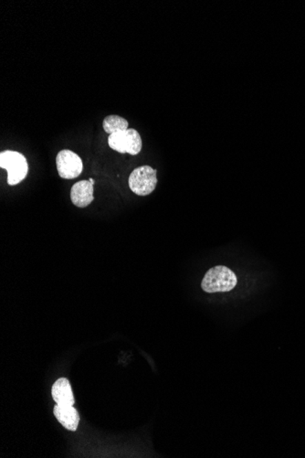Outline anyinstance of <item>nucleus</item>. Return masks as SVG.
Instances as JSON below:
<instances>
[{"instance_id": "1", "label": "nucleus", "mask_w": 305, "mask_h": 458, "mask_svg": "<svg viewBox=\"0 0 305 458\" xmlns=\"http://www.w3.org/2000/svg\"><path fill=\"white\" fill-rule=\"evenodd\" d=\"M237 284L238 277L233 270L225 266H217L206 273L201 288L208 294H216L233 291Z\"/></svg>"}, {"instance_id": "2", "label": "nucleus", "mask_w": 305, "mask_h": 458, "mask_svg": "<svg viewBox=\"0 0 305 458\" xmlns=\"http://www.w3.org/2000/svg\"><path fill=\"white\" fill-rule=\"evenodd\" d=\"M0 167L8 172V183L10 186L21 183L29 172V165L21 153L6 150L0 154Z\"/></svg>"}, {"instance_id": "3", "label": "nucleus", "mask_w": 305, "mask_h": 458, "mask_svg": "<svg viewBox=\"0 0 305 458\" xmlns=\"http://www.w3.org/2000/svg\"><path fill=\"white\" fill-rule=\"evenodd\" d=\"M108 145L112 150L121 154L138 155L142 150V138L134 128L112 134L108 138Z\"/></svg>"}, {"instance_id": "4", "label": "nucleus", "mask_w": 305, "mask_h": 458, "mask_svg": "<svg viewBox=\"0 0 305 458\" xmlns=\"http://www.w3.org/2000/svg\"><path fill=\"white\" fill-rule=\"evenodd\" d=\"M157 170L145 165L135 169L130 174L128 184L130 190L138 196L150 195L157 185Z\"/></svg>"}, {"instance_id": "5", "label": "nucleus", "mask_w": 305, "mask_h": 458, "mask_svg": "<svg viewBox=\"0 0 305 458\" xmlns=\"http://www.w3.org/2000/svg\"><path fill=\"white\" fill-rule=\"evenodd\" d=\"M56 166L61 178H78L83 172V161L80 156L70 150L63 149L56 156Z\"/></svg>"}, {"instance_id": "6", "label": "nucleus", "mask_w": 305, "mask_h": 458, "mask_svg": "<svg viewBox=\"0 0 305 458\" xmlns=\"http://www.w3.org/2000/svg\"><path fill=\"white\" fill-rule=\"evenodd\" d=\"M95 187L89 181L77 182L70 190V200L72 203L79 208H86L95 200L93 197Z\"/></svg>"}, {"instance_id": "7", "label": "nucleus", "mask_w": 305, "mask_h": 458, "mask_svg": "<svg viewBox=\"0 0 305 458\" xmlns=\"http://www.w3.org/2000/svg\"><path fill=\"white\" fill-rule=\"evenodd\" d=\"M53 412L59 422L68 430H77L80 417H79L77 410L73 406L57 405L53 410Z\"/></svg>"}, {"instance_id": "8", "label": "nucleus", "mask_w": 305, "mask_h": 458, "mask_svg": "<svg viewBox=\"0 0 305 458\" xmlns=\"http://www.w3.org/2000/svg\"><path fill=\"white\" fill-rule=\"evenodd\" d=\"M52 395L57 405L72 406L75 405V400L72 387L66 378H61L56 381L52 388Z\"/></svg>"}, {"instance_id": "9", "label": "nucleus", "mask_w": 305, "mask_h": 458, "mask_svg": "<svg viewBox=\"0 0 305 458\" xmlns=\"http://www.w3.org/2000/svg\"><path fill=\"white\" fill-rule=\"evenodd\" d=\"M103 127L106 133L112 135V134L128 129L129 124L126 119L121 118V116H109L104 118Z\"/></svg>"}, {"instance_id": "10", "label": "nucleus", "mask_w": 305, "mask_h": 458, "mask_svg": "<svg viewBox=\"0 0 305 458\" xmlns=\"http://www.w3.org/2000/svg\"><path fill=\"white\" fill-rule=\"evenodd\" d=\"M89 181L91 182V183H92L93 185H95V179H93V178H89Z\"/></svg>"}]
</instances>
